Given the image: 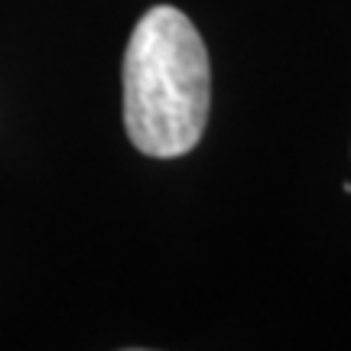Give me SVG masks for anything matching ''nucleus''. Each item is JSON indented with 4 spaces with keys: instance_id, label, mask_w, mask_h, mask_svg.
<instances>
[{
    "instance_id": "f257e3e1",
    "label": "nucleus",
    "mask_w": 351,
    "mask_h": 351,
    "mask_svg": "<svg viewBox=\"0 0 351 351\" xmlns=\"http://www.w3.org/2000/svg\"><path fill=\"white\" fill-rule=\"evenodd\" d=\"M212 104V65L199 29L176 7L140 16L124 52V130L147 156H186Z\"/></svg>"
}]
</instances>
